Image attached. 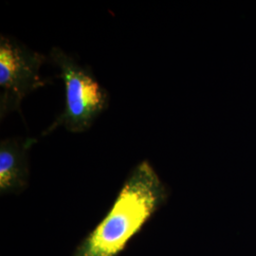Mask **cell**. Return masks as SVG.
<instances>
[{
  "label": "cell",
  "instance_id": "cell-1",
  "mask_svg": "<svg viewBox=\"0 0 256 256\" xmlns=\"http://www.w3.org/2000/svg\"><path fill=\"white\" fill-rule=\"evenodd\" d=\"M168 198L155 169L144 160L132 170L101 222L82 239L74 256H119Z\"/></svg>",
  "mask_w": 256,
  "mask_h": 256
},
{
  "label": "cell",
  "instance_id": "cell-2",
  "mask_svg": "<svg viewBox=\"0 0 256 256\" xmlns=\"http://www.w3.org/2000/svg\"><path fill=\"white\" fill-rule=\"evenodd\" d=\"M50 56L60 68L58 77L66 86V104L63 112L42 135H48L60 126L72 133L84 132L108 108V94L92 72L60 48H52Z\"/></svg>",
  "mask_w": 256,
  "mask_h": 256
},
{
  "label": "cell",
  "instance_id": "cell-3",
  "mask_svg": "<svg viewBox=\"0 0 256 256\" xmlns=\"http://www.w3.org/2000/svg\"><path fill=\"white\" fill-rule=\"evenodd\" d=\"M46 56L28 48L18 41L0 37V117L20 111L23 99L48 84L40 75Z\"/></svg>",
  "mask_w": 256,
  "mask_h": 256
},
{
  "label": "cell",
  "instance_id": "cell-4",
  "mask_svg": "<svg viewBox=\"0 0 256 256\" xmlns=\"http://www.w3.org/2000/svg\"><path fill=\"white\" fill-rule=\"evenodd\" d=\"M34 138H7L0 142V194H14L22 192L28 182L30 147Z\"/></svg>",
  "mask_w": 256,
  "mask_h": 256
}]
</instances>
